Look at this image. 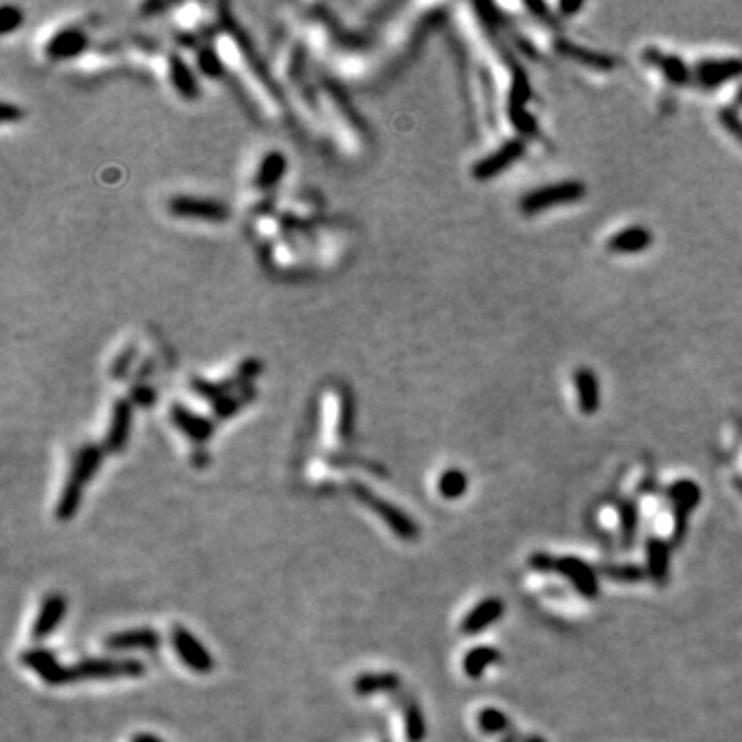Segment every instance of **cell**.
<instances>
[{"mask_svg":"<svg viewBox=\"0 0 742 742\" xmlns=\"http://www.w3.org/2000/svg\"><path fill=\"white\" fill-rule=\"evenodd\" d=\"M161 646V638L155 629H128V631H120L110 635L105 639V647L116 649V652H126V649H147V652H153Z\"/></svg>","mask_w":742,"mask_h":742,"instance_id":"9c48e42d","label":"cell"},{"mask_svg":"<svg viewBox=\"0 0 742 742\" xmlns=\"http://www.w3.org/2000/svg\"><path fill=\"white\" fill-rule=\"evenodd\" d=\"M573 386H575V392H578L580 408L584 410L586 415L596 413L600 407V383L594 371H589L588 367H581L575 371Z\"/></svg>","mask_w":742,"mask_h":742,"instance_id":"7c38bea8","label":"cell"},{"mask_svg":"<svg viewBox=\"0 0 742 742\" xmlns=\"http://www.w3.org/2000/svg\"><path fill=\"white\" fill-rule=\"evenodd\" d=\"M404 728H407V737L410 742H421L425 738V720L416 704L404 705Z\"/></svg>","mask_w":742,"mask_h":742,"instance_id":"ffe728a7","label":"cell"},{"mask_svg":"<svg viewBox=\"0 0 742 742\" xmlns=\"http://www.w3.org/2000/svg\"><path fill=\"white\" fill-rule=\"evenodd\" d=\"M479 726H481V730H485L487 734H499L507 728V718L499 710L489 707V710L481 712Z\"/></svg>","mask_w":742,"mask_h":742,"instance_id":"603a6c76","label":"cell"},{"mask_svg":"<svg viewBox=\"0 0 742 742\" xmlns=\"http://www.w3.org/2000/svg\"><path fill=\"white\" fill-rule=\"evenodd\" d=\"M526 742H542V740H539V738H532V740H526Z\"/></svg>","mask_w":742,"mask_h":742,"instance_id":"4316f807","label":"cell"},{"mask_svg":"<svg viewBox=\"0 0 742 742\" xmlns=\"http://www.w3.org/2000/svg\"><path fill=\"white\" fill-rule=\"evenodd\" d=\"M649 559H652V569L655 575L666 573V548L662 547V542H652L649 545Z\"/></svg>","mask_w":742,"mask_h":742,"instance_id":"cb8c5ba5","label":"cell"},{"mask_svg":"<svg viewBox=\"0 0 742 742\" xmlns=\"http://www.w3.org/2000/svg\"><path fill=\"white\" fill-rule=\"evenodd\" d=\"M652 231L647 227H641V225H631V227L621 229L619 234H614L611 240H608V250L614 251V254L631 256L639 254V251H646L652 246Z\"/></svg>","mask_w":742,"mask_h":742,"instance_id":"30bf717a","label":"cell"},{"mask_svg":"<svg viewBox=\"0 0 742 742\" xmlns=\"http://www.w3.org/2000/svg\"><path fill=\"white\" fill-rule=\"evenodd\" d=\"M742 75V61L726 58V61H705L697 66V78L705 87H718V85L732 81Z\"/></svg>","mask_w":742,"mask_h":742,"instance_id":"8fae6325","label":"cell"},{"mask_svg":"<svg viewBox=\"0 0 742 742\" xmlns=\"http://www.w3.org/2000/svg\"><path fill=\"white\" fill-rule=\"evenodd\" d=\"M672 497L680 509H691L699 501V489L695 482L680 481L672 487Z\"/></svg>","mask_w":742,"mask_h":742,"instance_id":"44dd1931","label":"cell"},{"mask_svg":"<svg viewBox=\"0 0 742 742\" xmlns=\"http://www.w3.org/2000/svg\"><path fill=\"white\" fill-rule=\"evenodd\" d=\"M556 567H559L561 572L565 573L567 578L572 580L586 596H592L596 592V580L584 563H580L575 559H565V561L556 563Z\"/></svg>","mask_w":742,"mask_h":742,"instance_id":"e0dca14e","label":"cell"},{"mask_svg":"<svg viewBox=\"0 0 742 742\" xmlns=\"http://www.w3.org/2000/svg\"><path fill=\"white\" fill-rule=\"evenodd\" d=\"M400 687V677L394 672H366L359 674L353 682V691L359 697H369L377 693H390Z\"/></svg>","mask_w":742,"mask_h":742,"instance_id":"5bb4252c","label":"cell"},{"mask_svg":"<svg viewBox=\"0 0 742 742\" xmlns=\"http://www.w3.org/2000/svg\"><path fill=\"white\" fill-rule=\"evenodd\" d=\"M501 613H503L501 600H497V598L482 600L481 605H476L473 611L466 614V619L462 621V627H460L462 633L474 635V633L485 631L491 622H495L501 617Z\"/></svg>","mask_w":742,"mask_h":742,"instance_id":"4fadbf2b","label":"cell"},{"mask_svg":"<svg viewBox=\"0 0 742 742\" xmlns=\"http://www.w3.org/2000/svg\"><path fill=\"white\" fill-rule=\"evenodd\" d=\"M350 493L357 501H361L363 506H367L371 512H374L377 518L383 520L392 532L402 540H415L419 539V526L416 522L402 512L400 507H396L394 503L382 499L380 495H375L369 487L361 485V482H350Z\"/></svg>","mask_w":742,"mask_h":742,"instance_id":"3957f363","label":"cell"},{"mask_svg":"<svg viewBox=\"0 0 742 742\" xmlns=\"http://www.w3.org/2000/svg\"><path fill=\"white\" fill-rule=\"evenodd\" d=\"M66 606H69V602H66L62 594L52 592V594L45 596L42 606H39L37 617H36V621H33L31 638L36 641H42L45 638H50V635L56 631V627L62 622L64 614H66Z\"/></svg>","mask_w":742,"mask_h":742,"instance_id":"52a82bcc","label":"cell"},{"mask_svg":"<svg viewBox=\"0 0 742 742\" xmlns=\"http://www.w3.org/2000/svg\"><path fill=\"white\" fill-rule=\"evenodd\" d=\"M144 674L143 662L130 658H87L66 666V685L83 680L138 679Z\"/></svg>","mask_w":742,"mask_h":742,"instance_id":"7a4b0ae2","label":"cell"},{"mask_svg":"<svg viewBox=\"0 0 742 742\" xmlns=\"http://www.w3.org/2000/svg\"><path fill=\"white\" fill-rule=\"evenodd\" d=\"M21 664L28 666L42 679L45 685L61 687L66 685V666H62L58 658L44 647H31L21 654Z\"/></svg>","mask_w":742,"mask_h":742,"instance_id":"8992f818","label":"cell"},{"mask_svg":"<svg viewBox=\"0 0 742 742\" xmlns=\"http://www.w3.org/2000/svg\"><path fill=\"white\" fill-rule=\"evenodd\" d=\"M584 196H586V186L581 182L569 180L561 184L542 186V188L532 190L530 194L522 198L520 209L524 215H536V213H540V210L573 204L581 201Z\"/></svg>","mask_w":742,"mask_h":742,"instance_id":"277c9868","label":"cell"},{"mask_svg":"<svg viewBox=\"0 0 742 742\" xmlns=\"http://www.w3.org/2000/svg\"><path fill=\"white\" fill-rule=\"evenodd\" d=\"M655 62H658L660 69L666 72V77L671 78V81H674L677 85H680V83H685V81H687L688 70L685 69V64H682V62L679 61V58H674V56H662V54H658V56H655Z\"/></svg>","mask_w":742,"mask_h":742,"instance_id":"7402d4cb","label":"cell"},{"mask_svg":"<svg viewBox=\"0 0 742 742\" xmlns=\"http://www.w3.org/2000/svg\"><path fill=\"white\" fill-rule=\"evenodd\" d=\"M174 419H176V425L180 427V432H184L190 437V440H194V441L209 440L210 433H213V427H210V423L207 419L190 415L188 410L177 408L174 413Z\"/></svg>","mask_w":742,"mask_h":742,"instance_id":"2e32d148","label":"cell"},{"mask_svg":"<svg viewBox=\"0 0 742 742\" xmlns=\"http://www.w3.org/2000/svg\"><path fill=\"white\" fill-rule=\"evenodd\" d=\"M466 474L462 473V470H446L440 476V482H437V489H440V495L446 497V499H458V497L464 495L466 491Z\"/></svg>","mask_w":742,"mask_h":742,"instance_id":"d6986e66","label":"cell"},{"mask_svg":"<svg viewBox=\"0 0 742 742\" xmlns=\"http://www.w3.org/2000/svg\"><path fill=\"white\" fill-rule=\"evenodd\" d=\"M128 427H130V410L126 404H116L114 419H111L108 437H105V449L110 452H120L128 440Z\"/></svg>","mask_w":742,"mask_h":742,"instance_id":"9a60e30c","label":"cell"},{"mask_svg":"<svg viewBox=\"0 0 742 742\" xmlns=\"http://www.w3.org/2000/svg\"><path fill=\"white\" fill-rule=\"evenodd\" d=\"M102 464V448L99 446H87L83 448L81 452L77 454L75 462H72L69 481L61 493V499L56 503V518L61 522H66L75 518L78 506H81L83 489L87 485L89 479L95 474V470Z\"/></svg>","mask_w":742,"mask_h":742,"instance_id":"6da1fadb","label":"cell"},{"mask_svg":"<svg viewBox=\"0 0 742 742\" xmlns=\"http://www.w3.org/2000/svg\"><path fill=\"white\" fill-rule=\"evenodd\" d=\"M522 155H524V143L507 141L506 144H501L495 153L482 159L481 163H476L474 176L481 177V180H489V177L499 176L501 171H506L509 168V165L518 161Z\"/></svg>","mask_w":742,"mask_h":742,"instance_id":"ba28073f","label":"cell"},{"mask_svg":"<svg viewBox=\"0 0 742 742\" xmlns=\"http://www.w3.org/2000/svg\"><path fill=\"white\" fill-rule=\"evenodd\" d=\"M497 658H499V652L493 647L470 649L466 658H464V672H466L470 679H479L489 666L495 664Z\"/></svg>","mask_w":742,"mask_h":742,"instance_id":"ac0fdd59","label":"cell"},{"mask_svg":"<svg viewBox=\"0 0 742 742\" xmlns=\"http://www.w3.org/2000/svg\"><path fill=\"white\" fill-rule=\"evenodd\" d=\"M130 742H163V740H161V738H157V737H153V734L143 732V734H136V737L132 738Z\"/></svg>","mask_w":742,"mask_h":742,"instance_id":"484cf974","label":"cell"},{"mask_svg":"<svg viewBox=\"0 0 742 742\" xmlns=\"http://www.w3.org/2000/svg\"><path fill=\"white\" fill-rule=\"evenodd\" d=\"M171 644L186 666L198 674H209L215 668V660L207 647L192 635L188 629L182 625H176L171 631Z\"/></svg>","mask_w":742,"mask_h":742,"instance_id":"5b68a950","label":"cell"},{"mask_svg":"<svg viewBox=\"0 0 742 742\" xmlns=\"http://www.w3.org/2000/svg\"><path fill=\"white\" fill-rule=\"evenodd\" d=\"M720 122L724 128L730 130V135L742 144V122L738 120V118L734 116L732 111H720Z\"/></svg>","mask_w":742,"mask_h":742,"instance_id":"d4e9b609","label":"cell"}]
</instances>
